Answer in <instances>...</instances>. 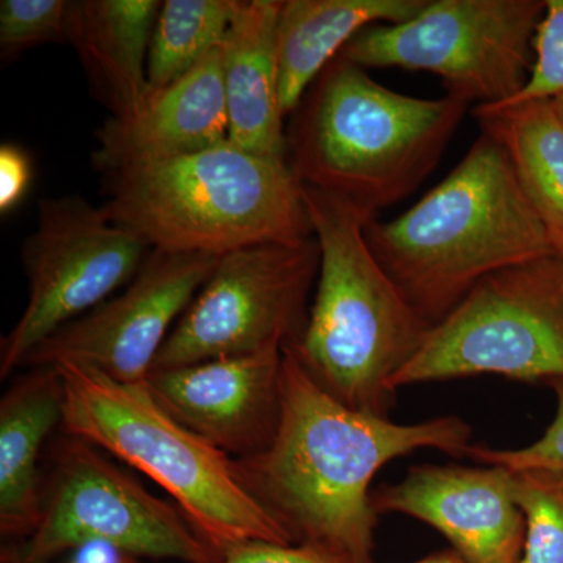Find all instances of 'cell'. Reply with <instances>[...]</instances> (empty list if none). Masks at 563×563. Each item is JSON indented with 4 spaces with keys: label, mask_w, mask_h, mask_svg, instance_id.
<instances>
[{
    "label": "cell",
    "mask_w": 563,
    "mask_h": 563,
    "mask_svg": "<svg viewBox=\"0 0 563 563\" xmlns=\"http://www.w3.org/2000/svg\"><path fill=\"white\" fill-rule=\"evenodd\" d=\"M282 352L276 437L263 453L232 459L233 474L292 544L339 563H373L374 476L418 450L465 455L472 428L459 417L396 424L350 409L314 383L291 347Z\"/></svg>",
    "instance_id": "6da1fadb"
},
{
    "label": "cell",
    "mask_w": 563,
    "mask_h": 563,
    "mask_svg": "<svg viewBox=\"0 0 563 563\" xmlns=\"http://www.w3.org/2000/svg\"><path fill=\"white\" fill-rule=\"evenodd\" d=\"M369 251L431 328L492 273L553 255L506 151L481 132L412 209L365 225Z\"/></svg>",
    "instance_id": "7a4b0ae2"
},
{
    "label": "cell",
    "mask_w": 563,
    "mask_h": 563,
    "mask_svg": "<svg viewBox=\"0 0 563 563\" xmlns=\"http://www.w3.org/2000/svg\"><path fill=\"white\" fill-rule=\"evenodd\" d=\"M466 109L393 91L339 55L291 113L287 163L303 187L372 221L431 176Z\"/></svg>",
    "instance_id": "3957f363"
},
{
    "label": "cell",
    "mask_w": 563,
    "mask_h": 563,
    "mask_svg": "<svg viewBox=\"0 0 563 563\" xmlns=\"http://www.w3.org/2000/svg\"><path fill=\"white\" fill-rule=\"evenodd\" d=\"M103 214L152 250L221 257L313 239L303 185L287 161L231 141L109 174Z\"/></svg>",
    "instance_id": "277c9868"
},
{
    "label": "cell",
    "mask_w": 563,
    "mask_h": 563,
    "mask_svg": "<svg viewBox=\"0 0 563 563\" xmlns=\"http://www.w3.org/2000/svg\"><path fill=\"white\" fill-rule=\"evenodd\" d=\"M303 198L321 261L309 322L291 350L333 399L388 418L393 377L418 354L432 328L369 251V221L312 188L303 187Z\"/></svg>",
    "instance_id": "5b68a950"
},
{
    "label": "cell",
    "mask_w": 563,
    "mask_h": 563,
    "mask_svg": "<svg viewBox=\"0 0 563 563\" xmlns=\"http://www.w3.org/2000/svg\"><path fill=\"white\" fill-rule=\"evenodd\" d=\"M65 383L63 432L95 444L150 476L210 550L222 555L247 542L292 544L244 490L232 457L169 417L143 385L58 363Z\"/></svg>",
    "instance_id": "8992f818"
},
{
    "label": "cell",
    "mask_w": 563,
    "mask_h": 563,
    "mask_svg": "<svg viewBox=\"0 0 563 563\" xmlns=\"http://www.w3.org/2000/svg\"><path fill=\"white\" fill-rule=\"evenodd\" d=\"M496 374L521 383L563 379V257L507 266L484 277L433 325L391 388Z\"/></svg>",
    "instance_id": "52a82bcc"
},
{
    "label": "cell",
    "mask_w": 563,
    "mask_h": 563,
    "mask_svg": "<svg viewBox=\"0 0 563 563\" xmlns=\"http://www.w3.org/2000/svg\"><path fill=\"white\" fill-rule=\"evenodd\" d=\"M547 0H428L412 20L365 29L343 57L431 73L465 106L499 107L528 85Z\"/></svg>",
    "instance_id": "ba28073f"
},
{
    "label": "cell",
    "mask_w": 563,
    "mask_h": 563,
    "mask_svg": "<svg viewBox=\"0 0 563 563\" xmlns=\"http://www.w3.org/2000/svg\"><path fill=\"white\" fill-rule=\"evenodd\" d=\"M88 543L131 558L221 561L179 509L155 498L98 446L66 433L41 485L38 525L27 539L3 547L0 563H51Z\"/></svg>",
    "instance_id": "9c48e42d"
},
{
    "label": "cell",
    "mask_w": 563,
    "mask_h": 563,
    "mask_svg": "<svg viewBox=\"0 0 563 563\" xmlns=\"http://www.w3.org/2000/svg\"><path fill=\"white\" fill-rule=\"evenodd\" d=\"M320 261L314 236L221 255L163 344L152 372L284 351L301 343Z\"/></svg>",
    "instance_id": "30bf717a"
},
{
    "label": "cell",
    "mask_w": 563,
    "mask_h": 563,
    "mask_svg": "<svg viewBox=\"0 0 563 563\" xmlns=\"http://www.w3.org/2000/svg\"><path fill=\"white\" fill-rule=\"evenodd\" d=\"M152 247L79 196L40 202L38 225L22 246L29 279L24 312L0 342V376L68 322L135 279Z\"/></svg>",
    "instance_id": "8fae6325"
},
{
    "label": "cell",
    "mask_w": 563,
    "mask_h": 563,
    "mask_svg": "<svg viewBox=\"0 0 563 563\" xmlns=\"http://www.w3.org/2000/svg\"><path fill=\"white\" fill-rule=\"evenodd\" d=\"M220 257L152 250L117 298L68 322L27 355L21 368L74 363L125 385H143L169 336Z\"/></svg>",
    "instance_id": "7c38bea8"
},
{
    "label": "cell",
    "mask_w": 563,
    "mask_h": 563,
    "mask_svg": "<svg viewBox=\"0 0 563 563\" xmlns=\"http://www.w3.org/2000/svg\"><path fill=\"white\" fill-rule=\"evenodd\" d=\"M282 351L151 372L144 387L169 417L232 459L268 450L282 413Z\"/></svg>",
    "instance_id": "4fadbf2b"
},
{
    "label": "cell",
    "mask_w": 563,
    "mask_h": 563,
    "mask_svg": "<svg viewBox=\"0 0 563 563\" xmlns=\"http://www.w3.org/2000/svg\"><path fill=\"white\" fill-rule=\"evenodd\" d=\"M377 514H402L443 533L468 563H520L526 523L501 466L417 465L373 493Z\"/></svg>",
    "instance_id": "5bb4252c"
},
{
    "label": "cell",
    "mask_w": 563,
    "mask_h": 563,
    "mask_svg": "<svg viewBox=\"0 0 563 563\" xmlns=\"http://www.w3.org/2000/svg\"><path fill=\"white\" fill-rule=\"evenodd\" d=\"M224 55L225 41L181 79L151 91L135 113L103 122L92 152L96 168L117 173L229 141Z\"/></svg>",
    "instance_id": "9a60e30c"
},
{
    "label": "cell",
    "mask_w": 563,
    "mask_h": 563,
    "mask_svg": "<svg viewBox=\"0 0 563 563\" xmlns=\"http://www.w3.org/2000/svg\"><path fill=\"white\" fill-rule=\"evenodd\" d=\"M279 0H240L225 38L224 91L229 141L262 157L287 161L280 103Z\"/></svg>",
    "instance_id": "2e32d148"
},
{
    "label": "cell",
    "mask_w": 563,
    "mask_h": 563,
    "mask_svg": "<svg viewBox=\"0 0 563 563\" xmlns=\"http://www.w3.org/2000/svg\"><path fill=\"white\" fill-rule=\"evenodd\" d=\"M0 399V532L27 539L41 515L40 459L65 420V383L57 366H33Z\"/></svg>",
    "instance_id": "e0dca14e"
},
{
    "label": "cell",
    "mask_w": 563,
    "mask_h": 563,
    "mask_svg": "<svg viewBox=\"0 0 563 563\" xmlns=\"http://www.w3.org/2000/svg\"><path fill=\"white\" fill-rule=\"evenodd\" d=\"M161 9L157 0L70 2L68 43L111 117L135 113L151 95L147 58Z\"/></svg>",
    "instance_id": "ac0fdd59"
},
{
    "label": "cell",
    "mask_w": 563,
    "mask_h": 563,
    "mask_svg": "<svg viewBox=\"0 0 563 563\" xmlns=\"http://www.w3.org/2000/svg\"><path fill=\"white\" fill-rule=\"evenodd\" d=\"M428 0H285L277 25L280 103L291 117L322 69L373 25L412 20Z\"/></svg>",
    "instance_id": "d6986e66"
},
{
    "label": "cell",
    "mask_w": 563,
    "mask_h": 563,
    "mask_svg": "<svg viewBox=\"0 0 563 563\" xmlns=\"http://www.w3.org/2000/svg\"><path fill=\"white\" fill-rule=\"evenodd\" d=\"M473 117L506 151L551 247L563 257V121L553 103L474 107Z\"/></svg>",
    "instance_id": "ffe728a7"
},
{
    "label": "cell",
    "mask_w": 563,
    "mask_h": 563,
    "mask_svg": "<svg viewBox=\"0 0 563 563\" xmlns=\"http://www.w3.org/2000/svg\"><path fill=\"white\" fill-rule=\"evenodd\" d=\"M240 0H165L152 33L147 81L152 91L181 79L220 47Z\"/></svg>",
    "instance_id": "44dd1931"
},
{
    "label": "cell",
    "mask_w": 563,
    "mask_h": 563,
    "mask_svg": "<svg viewBox=\"0 0 563 563\" xmlns=\"http://www.w3.org/2000/svg\"><path fill=\"white\" fill-rule=\"evenodd\" d=\"M512 493L526 523L520 563H563V472H512Z\"/></svg>",
    "instance_id": "7402d4cb"
},
{
    "label": "cell",
    "mask_w": 563,
    "mask_h": 563,
    "mask_svg": "<svg viewBox=\"0 0 563 563\" xmlns=\"http://www.w3.org/2000/svg\"><path fill=\"white\" fill-rule=\"evenodd\" d=\"M68 0H2L0 51L3 60L49 43H68Z\"/></svg>",
    "instance_id": "603a6c76"
},
{
    "label": "cell",
    "mask_w": 563,
    "mask_h": 563,
    "mask_svg": "<svg viewBox=\"0 0 563 563\" xmlns=\"http://www.w3.org/2000/svg\"><path fill=\"white\" fill-rule=\"evenodd\" d=\"M533 51L536 62L528 85L506 106L553 99L563 91V0H547Z\"/></svg>",
    "instance_id": "cb8c5ba5"
},
{
    "label": "cell",
    "mask_w": 563,
    "mask_h": 563,
    "mask_svg": "<svg viewBox=\"0 0 563 563\" xmlns=\"http://www.w3.org/2000/svg\"><path fill=\"white\" fill-rule=\"evenodd\" d=\"M558 396V413L542 439L520 450H493L472 444L465 455L484 465L501 466L509 472L553 470L563 472V379L551 383Z\"/></svg>",
    "instance_id": "d4e9b609"
},
{
    "label": "cell",
    "mask_w": 563,
    "mask_h": 563,
    "mask_svg": "<svg viewBox=\"0 0 563 563\" xmlns=\"http://www.w3.org/2000/svg\"><path fill=\"white\" fill-rule=\"evenodd\" d=\"M218 563H339L302 544L247 542L232 548Z\"/></svg>",
    "instance_id": "484cf974"
},
{
    "label": "cell",
    "mask_w": 563,
    "mask_h": 563,
    "mask_svg": "<svg viewBox=\"0 0 563 563\" xmlns=\"http://www.w3.org/2000/svg\"><path fill=\"white\" fill-rule=\"evenodd\" d=\"M32 162L27 152L13 143L0 146V211L9 214L27 195L32 181Z\"/></svg>",
    "instance_id": "4316f807"
},
{
    "label": "cell",
    "mask_w": 563,
    "mask_h": 563,
    "mask_svg": "<svg viewBox=\"0 0 563 563\" xmlns=\"http://www.w3.org/2000/svg\"><path fill=\"white\" fill-rule=\"evenodd\" d=\"M413 563H468L454 550L440 551V553L428 555Z\"/></svg>",
    "instance_id": "83f0119b"
},
{
    "label": "cell",
    "mask_w": 563,
    "mask_h": 563,
    "mask_svg": "<svg viewBox=\"0 0 563 563\" xmlns=\"http://www.w3.org/2000/svg\"><path fill=\"white\" fill-rule=\"evenodd\" d=\"M550 101L553 103L554 110L558 111L559 117H561V120L563 121V91L559 92V95L554 96Z\"/></svg>",
    "instance_id": "f1b7e54d"
},
{
    "label": "cell",
    "mask_w": 563,
    "mask_h": 563,
    "mask_svg": "<svg viewBox=\"0 0 563 563\" xmlns=\"http://www.w3.org/2000/svg\"><path fill=\"white\" fill-rule=\"evenodd\" d=\"M118 563H139V562H136L135 559L131 558V555L122 554V559Z\"/></svg>",
    "instance_id": "f546056e"
}]
</instances>
